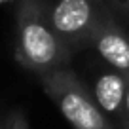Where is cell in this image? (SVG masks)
Segmentation results:
<instances>
[{
  "instance_id": "cell-1",
  "label": "cell",
  "mask_w": 129,
  "mask_h": 129,
  "mask_svg": "<svg viewBox=\"0 0 129 129\" xmlns=\"http://www.w3.org/2000/svg\"><path fill=\"white\" fill-rule=\"evenodd\" d=\"M70 49L61 42L49 21L46 0H19L17 4V38L15 57L25 69L46 74L63 67Z\"/></svg>"
},
{
  "instance_id": "cell-2",
  "label": "cell",
  "mask_w": 129,
  "mask_h": 129,
  "mask_svg": "<svg viewBox=\"0 0 129 129\" xmlns=\"http://www.w3.org/2000/svg\"><path fill=\"white\" fill-rule=\"evenodd\" d=\"M42 85L74 129H110L105 112L72 70L63 67L49 70L42 74Z\"/></svg>"
},
{
  "instance_id": "cell-3",
  "label": "cell",
  "mask_w": 129,
  "mask_h": 129,
  "mask_svg": "<svg viewBox=\"0 0 129 129\" xmlns=\"http://www.w3.org/2000/svg\"><path fill=\"white\" fill-rule=\"evenodd\" d=\"M103 15L93 0H57L49 6L51 27L70 51L91 40Z\"/></svg>"
},
{
  "instance_id": "cell-4",
  "label": "cell",
  "mask_w": 129,
  "mask_h": 129,
  "mask_svg": "<svg viewBox=\"0 0 129 129\" xmlns=\"http://www.w3.org/2000/svg\"><path fill=\"white\" fill-rule=\"evenodd\" d=\"M89 44H93L105 63L129 78V36L106 13L99 21Z\"/></svg>"
},
{
  "instance_id": "cell-5",
  "label": "cell",
  "mask_w": 129,
  "mask_h": 129,
  "mask_svg": "<svg viewBox=\"0 0 129 129\" xmlns=\"http://www.w3.org/2000/svg\"><path fill=\"white\" fill-rule=\"evenodd\" d=\"M127 84H129V78L114 69L105 70L95 78V82H93V99L105 114L121 118Z\"/></svg>"
},
{
  "instance_id": "cell-6",
  "label": "cell",
  "mask_w": 129,
  "mask_h": 129,
  "mask_svg": "<svg viewBox=\"0 0 129 129\" xmlns=\"http://www.w3.org/2000/svg\"><path fill=\"white\" fill-rule=\"evenodd\" d=\"M8 129H28L27 120L21 112H13L8 120Z\"/></svg>"
},
{
  "instance_id": "cell-7",
  "label": "cell",
  "mask_w": 129,
  "mask_h": 129,
  "mask_svg": "<svg viewBox=\"0 0 129 129\" xmlns=\"http://www.w3.org/2000/svg\"><path fill=\"white\" fill-rule=\"evenodd\" d=\"M121 120H123L125 129H129V84H127V93H125V101H123V110H121Z\"/></svg>"
},
{
  "instance_id": "cell-8",
  "label": "cell",
  "mask_w": 129,
  "mask_h": 129,
  "mask_svg": "<svg viewBox=\"0 0 129 129\" xmlns=\"http://www.w3.org/2000/svg\"><path fill=\"white\" fill-rule=\"evenodd\" d=\"M112 2H116L118 6H121V8H127V10H129V0H112Z\"/></svg>"
},
{
  "instance_id": "cell-9",
  "label": "cell",
  "mask_w": 129,
  "mask_h": 129,
  "mask_svg": "<svg viewBox=\"0 0 129 129\" xmlns=\"http://www.w3.org/2000/svg\"><path fill=\"white\" fill-rule=\"evenodd\" d=\"M0 2H2V0H0Z\"/></svg>"
},
{
  "instance_id": "cell-10",
  "label": "cell",
  "mask_w": 129,
  "mask_h": 129,
  "mask_svg": "<svg viewBox=\"0 0 129 129\" xmlns=\"http://www.w3.org/2000/svg\"><path fill=\"white\" fill-rule=\"evenodd\" d=\"M0 129H2V127H0Z\"/></svg>"
}]
</instances>
